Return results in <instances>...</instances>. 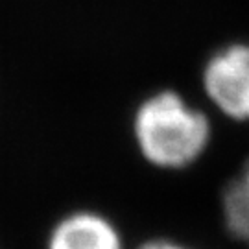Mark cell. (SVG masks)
Instances as JSON below:
<instances>
[{
    "instance_id": "cell-1",
    "label": "cell",
    "mask_w": 249,
    "mask_h": 249,
    "mask_svg": "<svg viewBox=\"0 0 249 249\" xmlns=\"http://www.w3.org/2000/svg\"><path fill=\"white\" fill-rule=\"evenodd\" d=\"M133 133L142 157L164 170L194 164L211 141L209 118L174 90H159L139 106Z\"/></svg>"
},
{
    "instance_id": "cell-2",
    "label": "cell",
    "mask_w": 249,
    "mask_h": 249,
    "mask_svg": "<svg viewBox=\"0 0 249 249\" xmlns=\"http://www.w3.org/2000/svg\"><path fill=\"white\" fill-rule=\"evenodd\" d=\"M205 94L216 109L238 122H249V43H232L205 63Z\"/></svg>"
},
{
    "instance_id": "cell-3",
    "label": "cell",
    "mask_w": 249,
    "mask_h": 249,
    "mask_svg": "<svg viewBox=\"0 0 249 249\" xmlns=\"http://www.w3.org/2000/svg\"><path fill=\"white\" fill-rule=\"evenodd\" d=\"M46 249H125L122 234L106 216L80 211L65 216L50 231Z\"/></svg>"
},
{
    "instance_id": "cell-4",
    "label": "cell",
    "mask_w": 249,
    "mask_h": 249,
    "mask_svg": "<svg viewBox=\"0 0 249 249\" xmlns=\"http://www.w3.org/2000/svg\"><path fill=\"white\" fill-rule=\"evenodd\" d=\"M222 213L227 232L249 249V159L223 187Z\"/></svg>"
},
{
    "instance_id": "cell-5",
    "label": "cell",
    "mask_w": 249,
    "mask_h": 249,
    "mask_svg": "<svg viewBox=\"0 0 249 249\" xmlns=\"http://www.w3.org/2000/svg\"><path fill=\"white\" fill-rule=\"evenodd\" d=\"M137 249H192L181 244V242L176 240H168V238H153V240H148L141 244Z\"/></svg>"
}]
</instances>
